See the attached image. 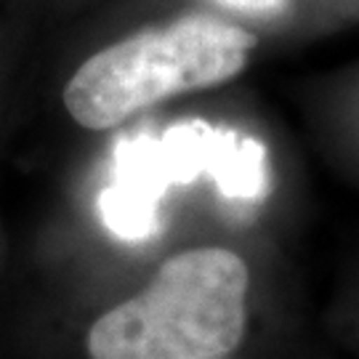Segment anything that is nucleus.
Segmentation results:
<instances>
[{
  "label": "nucleus",
  "mask_w": 359,
  "mask_h": 359,
  "mask_svg": "<svg viewBox=\"0 0 359 359\" xmlns=\"http://www.w3.org/2000/svg\"><path fill=\"white\" fill-rule=\"evenodd\" d=\"M248 287L245 261L226 248L168 258L147 290L93 322L90 359H226L245 335Z\"/></svg>",
  "instance_id": "obj_1"
},
{
  "label": "nucleus",
  "mask_w": 359,
  "mask_h": 359,
  "mask_svg": "<svg viewBox=\"0 0 359 359\" xmlns=\"http://www.w3.org/2000/svg\"><path fill=\"white\" fill-rule=\"evenodd\" d=\"M253 48L256 35L243 27L210 13H187L93 53L69 77L65 107L83 128H115L170 96L231 80Z\"/></svg>",
  "instance_id": "obj_2"
},
{
  "label": "nucleus",
  "mask_w": 359,
  "mask_h": 359,
  "mask_svg": "<svg viewBox=\"0 0 359 359\" xmlns=\"http://www.w3.org/2000/svg\"><path fill=\"white\" fill-rule=\"evenodd\" d=\"M197 179H210L231 203H261L271 184L269 152L253 136L205 120H184L160 136H128L115 144L112 181L96 203L99 216L115 237L144 243L163 229V197Z\"/></svg>",
  "instance_id": "obj_3"
},
{
  "label": "nucleus",
  "mask_w": 359,
  "mask_h": 359,
  "mask_svg": "<svg viewBox=\"0 0 359 359\" xmlns=\"http://www.w3.org/2000/svg\"><path fill=\"white\" fill-rule=\"evenodd\" d=\"M210 3L237 13H250V16H277L287 8L290 0H210Z\"/></svg>",
  "instance_id": "obj_4"
}]
</instances>
